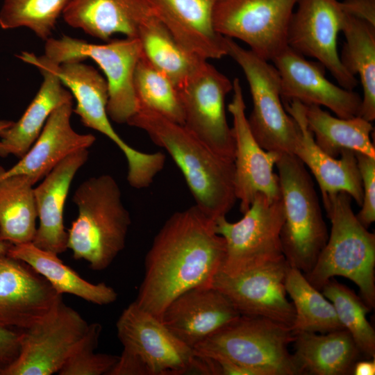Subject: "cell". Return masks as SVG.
<instances>
[{
  "label": "cell",
  "mask_w": 375,
  "mask_h": 375,
  "mask_svg": "<svg viewBox=\"0 0 375 375\" xmlns=\"http://www.w3.org/2000/svg\"><path fill=\"white\" fill-rule=\"evenodd\" d=\"M283 105L298 126L292 154L310 169L317 182L322 199L344 192L360 206L362 187L355 152L343 150L340 158L329 156L316 144L308 128L304 105L297 100L287 101Z\"/></svg>",
  "instance_id": "cell-21"
},
{
  "label": "cell",
  "mask_w": 375,
  "mask_h": 375,
  "mask_svg": "<svg viewBox=\"0 0 375 375\" xmlns=\"http://www.w3.org/2000/svg\"><path fill=\"white\" fill-rule=\"evenodd\" d=\"M12 122L10 120H0V131L10 126Z\"/></svg>",
  "instance_id": "cell-43"
},
{
  "label": "cell",
  "mask_w": 375,
  "mask_h": 375,
  "mask_svg": "<svg viewBox=\"0 0 375 375\" xmlns=\"http://www.w3.org/2000/svg\"><path fill=\"white\" fill-rule=\"evenodd\" d=\"M228 56L241 67L253 101L247 117L250 129L266 151L291 153L298 136V126L282 102L281 81L274 65L226 38Z\"/></svg>",
  "instance_id": "cell-10"
},
{
  "label": "cell",
  "mask_w": 375,
  "mask_h": 375,
  "mask_svg": "<svg viewBox=\"0 0 375 375\" xmlns=\"http://www.w3.org/2000/svg\"><path fill=\"white\" fill-rule=\"evenodd\" d=\"M72 112L73 100L57 107L26 154L8 169L0 166V176L24 174L35 185L68 156L90 148L96 138L92 134L79 133L73 128Z\"/></svg>",
  "instance_id": "cell-23"
},
{
  "label": "cell",
  "mask_w": 375,
  "mask_h": 375,
  "mask_svg": "<svg viewBox=\"0 0 375 375\" xmlns=\"http://www.w3.org/2000/svg\"><path fill=\"white\" fill-rule=\"evenodd\" d=\"M137 38L144 57L177 89L206 60L183 49L153 12L140 25Z\"/></svg>",
  "instance_id": "cell-32"
},
{
  "label": "cell",
  "mask_w": 375,
  "mask_h": 375,
  "mask_svg": "<svg viewBox=\"0 0 375 375\" xmlns=\"http://www.w3.org/2000/svg\"><path fill=\"white\" fill-rule=\"evenodd\" d=\"M69 0H3L0 10V27H24L46 41L51 38L58 18Z\"/></svg>",
  "instance_id": "cell-36"
},
{
  "label": "cell",
  "mask_w": 375,
  "mask_h": 375,
  "mask_svg": "<svg viewBox=\"0 0 375 375\" xmlns=\"http://www.w3.org/2000/svg\"><path fill=\"white\" fill-rule=\"evenodd\" d=\"M43 81L35 97L17 122L0 131V157L22 158L40 134L51 112L73 100L71 92L58 77L44 67H37Z\"/></svg>",
  "instance_id": "cell-27"
},
{
  "label": "cell",
  "mask_w": 375,
  "mask_h": 375,
  "mask_svg": "<svg viewBox=\"0 0 375 375\" xmlns=\"http://www.w3.org/2000/svg\"><path fill=\"white\" fill-rule=\"evenodd\" d=\"M18 58L24 62L47 67L53 72L76 100L73 112L82 124L108 138L124 153L127 161H133L139 151L128 145L115 131L107 113L108 89L106 80L92 66L83 60H69L54 64L43 56L22 52Z\"/></svg>",
  "instance_id": "cell-16"
},
{
  "label": "cell",
  "mask_w": 375,
  "mask_h": 375,
  "mask_svg": "<svg viewBox=\"0 0 375 375\" xmlns=\"http://www.w3.org/2000/svg\"><path fill=\"white\" fill-rule=\"evenodd\" d=\"M127 124L144 131L180 169L196 206L213 219L234 206V161L211 150L183 124L147 109H139Z\"/></svg>",
  "instance_id": "cell-2"
},
{
  "label": "cell",
  "mask_w": 375,
  "mask_h": 375,
  "mask_svg": "<svg viewBox=\"0 0 375 375\" xmlns=\"http://www.w3.org/2000/svg\"><path fill=\"white\" fill-rule=\"evenodd\" d=\"M33 183L26 175L0 176V240L32 242L37 229Z\"/></svg>",
  "instance_id": "cell-31"
},
{
  "label": "cell",
  "mask_w": 375,
  "mask_h": 375,
  "mask_svg": "<svg viewBox=\"0 0 375 375\" xmlns=\"http://www.w3.org/2000/svg\"><path fill=\"white\" fill-rule=\"evenodd\" d=\"M101 330L99 323L89 324L85 335L58 372L59 375H109L119 356L94 352Z\"/></svg>",
  "instance_id": "cell-37"
},
{
  "label": "cell",
  "mask_w": 375,
  "mask_h": 375,
  "mask_svg": "<svg viewBox=\"0 0 375 375\" xmlns=\"http://www.w3.org/2000/svg\"><path fill=\"white\" fill-rule=\"evenodd\" d=\"M122 355L109 375H182L197 372L199 357L157 317L133 301L117 322Z\"/></svg>",
  "instance_id": "cell-6"
},
{
  "label": "cell",
  "mask_w": 375,
  "mask_h": 375,
  "mask_svg": "<svg viewBox=\"0 0 375 375\" xmlns=\"http://www.w3.org/2000/svg\"><path fill=\"white\" fill-rule=\"evenodd\" d=\"M233 82L204 60L178 91L183 126L220 156L234 161L235 141L225 111Z\"/></svg>",
  "instance_id": "cell-12"
},
{
  "label": "cell",
  "mask_w": 375,
  "mask_h": 375,
  "mask_svg": "<svg viewBox=\"0 0 375 375\" xmlns=\"http://www.w3.org/2000/svg\"><path fill=\"white\" fill-rule=\"evenodd\" d=\"M6 253L30 265L60 294H72L100 306L117 300L114 288L104 283L95 284L85 281L63 263L58 254L41 249L32 242L11 244Z\"/></svg>",
  "instance_id": "cell-28"
},
{
  "label": "cell",
  "mask_w": 375,
  "mask_h": 375,
  "mask_svg": "<svg viewBox=\"0 0 375 375\" xmlns=\"http://www.w3.org/2000/svg\"><path fill=\"white\" fill-rule=\"evenodd\" d=\"M151 14L147 0H69L62 16L69 26L107 42L118 33L137 38Z\"/></svg>",
  "instance_id": "cell-25"
},
{
  "label": "cell",
  "mask_w": 375,
  "mask_h": 375,
  "mask_svg": "<svg viewBox=\"0 0 375 375\" xmlns=\"http://www.w3.org/2000/svg\"><path fill=\"white\" fill-rule=\"evenodd\" d=\"M78 216L67 231V249L91 269L107 268L124 249L131 224L120 188L110 174L90 177L76 190Z\"/></svg>",
  "instance_id": "cell-3"
},
{
  "label": "cell",
  "mask_w": 375,
  "mask_h": 375,
  "mask_svg": "<svg viewBox=\"0 0 375 375\" xmlns=\"http://www.w3.org/2000/svg\"><path fill=\"white\" fill-rule=\"evenodd\" d=\"M88 326L78 312L60 301L40 322L22 330L19 356L1 375L58 373Z\"/></svg>",
  "instance_id": "cell-13"
},
{
  "label": "cell",
  "mask_w": 375,
  "mask_h": 375,
  "mask_svg": "<svg viewBox=\"0 0 375 375\" xmlns=\"http://www.w3.org/2000/svg\"><path fill=\"white\" fill-rule=\"evenodd\" d=\"M322 202L331 232L305 277L319 291L334 276L347 278L358 287L360 297L372 310L375 306V234L358 220L347 193L339 192Z\"/></svg>",
  "instance_id": "cell-4"
},
{
  "label": "cell",
  "mask_w": 375,
  "mask_h": 375,
  "mask_svg": "<svg viewBox=\"0 0 375 375\" xmlns=\"http://www.w3.org/2000/svg\"><path fill=\"white\" fill-rule=\"evenodd\" d=\"M304 107L308 128L325 153L338 158L343 150H351L375 158L372 122L360 116L349 119L333 117L319 106Z\"/></svg>",
  "instance_id": "cell-30"
},
{
  "label": "cell",
  "mask_w": 375,
  "mask_h": 375,
  "mask_svg": "<svg viewBox=\"0 0 375 375\" xmlns=\"http://www.w3.org/2000/svg\"><path fill=\"white\" fill-rule=\"evenodd\" d=\"M232 91L228 110L233 118L235 141V192L243 214L258 193L272 199L281 198L278 177L274 171L281 154L265 150L255 139L246 115V104L238 78L233 81Z\"/></svg>",
  "instance_id": "cell-15"
},
{
  "label": "cell",
  "mask_w": 375,
  "mask_h": 375,
  "mask_svg": "<svg viewBox=\"0 0 375 375\" xmlns=\"http://www.w3.org/2000/svg\"><path fill=\"white\" fill-rule=\"evenodd\" d=\"M294 340L289 326L260 316L240 315L193 350L197 356L228 360L256 375H297L288 350Z\"/></svg>",
  "instance_id": "cell-7"
},
{
  "label": "cell",
  "mask_w": 375,
  "mask_h": 375,
  "mask_svg": "<svg viewBox=\"0 0 375 375\" xmlns=\"http://www.w3.org/2000/svg\"><path fill=\"white\" fill-rule=\"evenodd\" d=\"M285 286L295 312L290 327L293 335L302 332L327 333L344 328L331 302L309 283L301 271L288 265Z\"/></svg>",
  "instance_id": "cell-33"
},
{
  "label": "cell",
  "mask_w": 375,
  "mask_h": 375,
  "mask_svg": "<svg viewBox=\"0 0 375 375\" xmlns=\"http://www.w3.org/2000/svg\"><path fill=\"white\" fill-rule=\"evenodd\" d=\"M283 222L282 198L272 199L258 193L242 219H215V228L225 241V256L219 270L229 276L285 259L281 242Z\"/></svg>",
  "instance_id": "cell-9"
},
{
  "label": "cell",
  "mask_w": 375,
  "mask_h": 375,
  "mask_svg": "<svg viewBox=\"0 0 375 375\" xmlns=\"http://www.w3.org/2000/svg\"><path fill=\"white\" fill-rule=\"evenodd\" d=\"M292 354L297 375L352 374L361 353L344 328L327 333H297Z\"/></svg>",
  "instance_id": "cell-26"
},
{
  "label": "cell",
  "mask_w": 375,
  "mask_h": 375,
  "mask_svg": "<svg viewBox=\"0 0 375 375\" xmlns=\"http://www.w3.org/2000/svg\"><path fill=\"white\" fill-rule=\"evenodd\" d=\"M333 304L342 327L351 335L361 355L375 358V331L367 319L371 309L347 286L331 278L321 290Z\"/></svg>",
  "instance_id": "cell-34"
},
{
  "label": "cell",
  "mask_w": 375,
  "mask_h": 375,
  "mask_svg": "<svg viewBox=\"0 0 375 375\" xmlns=\"http://www.w3.org/2000/svg\"><path fill=\"white\" fill-rule=\"evenodd\" d=\"M355 156L362 187L361 208L356 216L368 228L375 221V158L358 152Z\"/></svg>",
  "instance_id": "cell-38"
},
{
  "label": "cell",
  "mask_w": 375,
  "mask_h": 375,
  "mask_svg": "<svg viewBox=\"0 0 375 375\" xmlns=\"http://www.w3.org/2000/svg\"><path fill=\"white\" fill-rule=\"evenodd\" d=\"M62 301L48 281L27 263L0 255V325L27 329Z\"/></svg>",
  "instance_id": "cell-18"
},
{
  "label": "cell",
  "mask_w": 375,
  "mask_h": 375,
  "mask_svg": "<svg viewBox=\"0 0 375 375\" xmlns=\"http://www.w3.org/2000/svg\"><path fill=\"white\" fill-rule=\"evenodd\" d=\"M285 259L238 276L219 271L212 285L220 291L240 315L260 316L287 326L292 325L295 312L287 299Z\"/></svg>",
  "instance_id": "cell-17"
},
{
  "label": "cell",
  "mask_w": 375,
  "mask_h": 375,
  "mask_svg": "<svg viewBox=\"0 0 375 375\" xmlns=\"http://www.w3.org/2000/svg\"><path fill=\"white\" fill-rule=\"evenodd\" d=\"M19 333L0 325V375L19 356Z\"/></svg>",
  "instance_id": "cell-39"
},
{
  "label": "cell",
  "mask_w": 375,
  "mask_h": 375,
  "mask_svg": "<svg viewBox=\"0 0 375 375\" xmlns=\"http://www.w3.org/2000/svg\"><path fill=\"white\" fill-rule=\"evenodd\" d=\"M240 315L231 302L212 285L188 290L165 310L161 322L192 349Z\"/></svg>",
  "instance_id": "cell-22"
},
{
  "label": "cell",
  "mask_w": 375,
  "mask_h": 375,
  "mask_svg": "<svg viewBox=\"0 0 375 375\" xmlns=\"http://www.w3.org/2000/svg\"><path fill=\"white\" fill-rule=\"evenodd\" d=\"M272 62L279 74L282 99L297 100L305 106H324L340 118L359 115L362 97L329 81L319 62L305 59L289 46Z\"/></svg>",
  "instance_id": "cell-19"
},
{
  "label": "cell",
  "mask_w": 375,
  "mask_h": 375,
  "mask_svg": "<svg viewBox=\"0 0 375 375\" xmlns=\"http://www.w3.org/2000/svg\"><path fill=\"white\" fill-rule=\"evenodd\" d=\"M215 220L196 205L172 215L154 237L135 303L160 321L168 305L194 288L212 285L225 256Z\"/></svg>",
  "instance_id": "cell-1"
},
{
  "label": "cell",
  "mask_w": 375,
  "mask_h": 375,
  "mask_svg": "<svg viewBox=\"0 0 375 375\" xmlns=\"http://www.w3.org/2000/svg\"><path fill=\"white\" fill-rule=\"evenodd\" d=\"M134 89L138 110L153 111L183 125V111L178 89L144 55L135 68Z\"/></svg>",
  "instance_id": "cell-35"
},
{
  "label": "cell",
  "mask_w": 375,
  "mask_h": 375,
  "mask_svg": "<svg viewBox=\"0 0 375 375\" xmlns=\"http://www.w3.org/2000/svg\"><path fill=\"white\" fill-rule=\"evenodd\" d=\"M340 3L344 13L375 26V0H344Z\"/></svg>",
  "instance_id": "cell-40"
},
{
  "label": "cell",
  "mask_w": 375,
  "mask_h": 375,
  "mask_svg": "<svg viewBox=\"0 0 375 375\" xmlns=\"http://www.w3.org/2000/svg\"><path fill=\"white\" fill-rule=\"evenodd\" d=\"M153 14L190 54L203 59L228 56L226 38L215 28L217 0H147Z\"/></svg>",
  "instance_id": "cell-20"
},
{
  "label": "cell",
  "mask_w": 375,
  "mask_h": 375,
  "mask_svg": "<svg viewBox=\"0 0 375 375\" xmlns=\"http://www.w3.org/2000/svg\"><path fill=\"white\" fill-rule=\"evenodd\" d=\"M10 245L0 240V255L6 253Z\"/></svg>",
  "instance_id": "cell-42"
},
{
  "label": "cell",
  "mask_w": 375,
  "mask_h": 375,
  "mask_svg": "<svg viewBox=\"0 0 375 375\" xmlns=\"http://www.w3.org/2000/svg\"><path fill=\"white\" fill-rule=\"evenodd\" d=\"M283 206V253L290 267L309 272L328 233L319 201L306 166L294 155L282 153L276 163Z\"/></svg>",
  "instance_id": "cell-5"
},
{
  "label": "cell",
  "mask_w": 375,
  "mask_h": 375,
  "mask_svg": "<svg viewBox=\"0 0 375 375\" xmlns=\"http://www.w3.org/2000/svg\"><path fill=\"white\" fill-rule=\"evenodd\" d=\"M342 32L345 43L340 61L349 74L359 76L362 87L358 116L372 122L375 119V26L344 13Z\"/></svg>",
  "instance_id": "cell-29"
},
{
  "label": "cell",
  "mask_w": 375,
  "mask_h": 375,
  "mask_svg": "<svg viewBox=\"0 0 375 375\" xmlns=\"http://www.w3.org/2000/svg\"><path fill=\"white\" fill-rule=\"evenodd\" d=\"M353 375H374L375 359L370 358L365 360H357L353 367Z\"/></svg>",
  "instance_id": "cell-41"
},
{
  "label": "cell",
  "mask_w": 375,
  "mask_h": 375,
  "mask_svg": "<svg viewBox=\"0 0 375 375\" xmlns=\"http://www.w3.org/2000/svg\"><path fill=\"white\" fill-rule=\"evenodd\" d=\"M88 156V149L70 154L34 188L39 225L32 243L37 247L58 255L67 249L63 217L65 201L73 178Z\"/></svg>",
  "instance_id": "cell-24"
},
{
  "label": "cell",
  "mask_w": 375,
  "mask_h": 375,
  "mask_svg": "<svg viewBox=\"0 0 375 375\" xmlns=\"http://www.w3.org/2000/svg\"><path fill=\"white\" fill-rule=\"evenodd\" d=\"M143 55L138 38L108 40L103 44L62 35L45 41L43 56L54 64L90 58L102 70L108 84L107 113L118 124H127L136 113L138 104L134 89V74Z\"/></svg>",
  "instance_id": "cell-8"
},
{
  "label": "cell",
  "mask_w": 375,
  "mask_h": 375,
  "mask_svg": "<svg viewBox=\"0 0 375 375\" xmlns=\"http://www.w3.org/2000/svg\"><path fill=\"white\" fill-rule=\"evenodd\" d=\"M297 0H217L216 31L238 39L260 58L272 61L288 45V32Z\"/></svg>",
  "instance_id": "cell-11"
},
{
  "label": "cell",
  "mask_w": 375,
  "mask_h": 375,
  "mask_svg": "<svg viewBox=\"0 0 375 375\" xmlns=\"http://www.w3.org/2000/svg\"><path fill=\"white\" fill-rule=\"evenodd\" d=\"M288 32V45L301 54L318 60L339 85L353 90L356 76L343 67L337 49L344 13L337 0H297Z\"/></svg>",
  "instance_id": "cell-14"
}]
</instances>
